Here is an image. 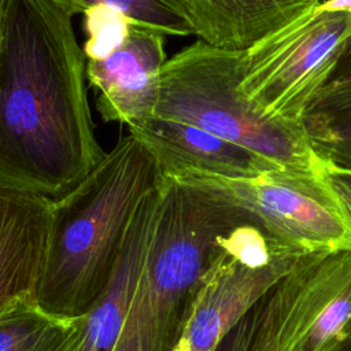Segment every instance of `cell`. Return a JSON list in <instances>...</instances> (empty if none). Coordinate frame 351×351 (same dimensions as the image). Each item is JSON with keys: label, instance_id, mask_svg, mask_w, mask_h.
Segmentation results:
<instances>
[{"label": "cell", "instance_id": "obj_1", "mask_svg": "<svg viewBox=\"0 0 351 351\" xmlns=\"http://www.w3.org/2000/svg\"><path fill=\"white\" fill-rule=\"evenodd\" d=\"M73 18L55 0H0V181L51 202L107 155Z\"/></svg>", "mask_w": 351, "mask_h": 351}, {"label": "cell", "instance_id": "obj_2", "mask_svg": "<svg viewBox=\"0 0 351 351\" xmlns=\"http://www.w3.org/2000/svg\"><path fill=\"white\" fill-rule=\"evenodd\" d=\"M162 181L155 156L129 132L74 191L52 202L47 259L36 293L43 310L73 319L99 302L140 202Z\"/></svg>", "mask_w": 351, "mask_h": 351}, {"label": "cell", "instance_id": "obj_3", "mask_svg": "<svg viewBox=\"0 0 351 351\" xmlns=\"http://www.w3.org/2000/svg\"><path fill=\"white\" fill-rule=\"evenodd\" d=\"M200 177H165L145 263L112 351H173L221 237L241 218Z\"/></svg>", "mask_w": 351, "mask_h": 351}, {"label": "cell", "instance_id": "obj_4", "mask_svg": "<svg viewBox=\"0 0 351 351\" xmlns=\"http://www.w3.org/2000/svg\"><path fill=\"white\" fill-rule=\"evenodd\" d=\"M244 58L200 40L182 48L160 70L154 115L200 128L287 170L319 174L324 159L300 125L266 118L243 95Z\"/></svg>", "mask_w": 351, "mask_h": 351}, {"label": "cell", "instance_id": "obj_5", "mask_svg": "<svg viewBox=\"0 0 351 351\" xmlns=\"http://www.w3.org/2000/svg\"><path fill=\"white\" fill-rule=\"evenodd\" d=\"M351 37V14L319 5L245 51L240 89L266 118L299 123Z\"/></svg>", "mask_w": 351, "mask_h": 351}, {"label": "cell", "instance_id": "obj_6", "mask_svg": "<svg viewBox=\"0 0 351 351\" xmlns=\"http://www.w3.org/2000/svg\"><path fill=\"white\" fill-rule=\"evenodd\" d=\"M351 340V250L304 256L258 303L251 351H339Z\"/></svg>", "mask_w": 351, "mask_h": 351}, {"label": "cell", "instance_id": "obj_7", "mask_svg": "<svg viewBox=\"0 0 351 351\" xmlns=\"http://www.w3.org/2000/svg\"><path fill=\"white\" fill-rule=\"evenodd\" d=\"M276 241L306 254L351 250V217L321 174L197 176Z\"/></svg>", "mask_w": 351, "mask_h": 351}, {"label": "cell", "instance_id": "obj_8", "mask_svg": "<svg viewBox=\"0 0 351 351\" xmlns=\"http://www.w3.org/2000/svg\"><path fill=\"white\" fill-rule=\"evenodd\" d=\"M307 255L292 252L265 266H250L222 251L189 304L173 351H214L269 289Z\"/></svg>", "mask_w": 351, "mask_h": 351}, {"label": "cell", "instance_id": "obj_9", "mask_svg": "<svg viewBox=\"0 0 351 351\" xmlns=\"http://www.w3.org/2000/svg\"><path fill=\"white\" fill-rule=\"evenodd\" d=\"M166 34L132 25L123 44L101 60L86 62V80L99 90L96 108L106 122L130 126L155 112Z\"/></svg>", "mask_w": 351, "mask_h": 351}, {"label": "cell", "instance_id": "obj_10", "mask_svg": "<svg viewBox=\"0 0 351 351\" xmlns=\"http://www.w3.org/2000/svg\"><path fill=\"white\" fill-rule=\"evenodd\" d=\"M155 156L165 177H255L284 169L262 155L193 125L152 115L128 126Z\"/></svg>", "mask_w": 351, "mask_h": 351}, {"label": "cell", "instance_id": "obj_11", "mask_svg": "<svg viewBox=\"0 0 351 351\" xmlns=\"http://www.w3.org/2000/svg\"><path fill=\"white\" fill-rule=\"evenodd\" d=\"M51 221V200L0 181V315L36 300Z\"/></svg>", "mask_w": 351, "mask_h": 351}, {"label": "cell", "instance_id": "obj_12", "mask_svg": "<svg viewBox=\"0 0 351 351\" xmlns=\"http://www.w3.org/2000/svg\"><path fill=\"white\" fill-rule=\"evenodd\" d=\"M162 184L163 181L140 202L103 296L85 315L77 318L74 351L114 350L145 263Z\"/></svg>", "mask_w": 351, "mask_h": 351}, {"label": "cell", "instance_id": "obj_13", "mask_svg": "<svg viewBox=\"0 0 351 351\" xmlns=\"http://www.w3.org/2000/svg\"><path fill=\"white\" fill-rule=\"evenodd\" d=\"M193 36L245 52L314 10L324 0H186Z\"/></svg>", "mask_w": 351, "mask_h": 351}, {"label": "cell", "instance_id": "obj_14", "mask_svg": "<svg viewBox=\"0 0 351 351\" xmlns=\"http://www.w3.org/2000/svg\"><path fill=\"white\" fill-rule=\"evenodd\" d=\"M300 128L321 159L351 167V78L328 81L306 107Z\"/></svg>", "mask_w": 351, "mask_h": 351}, {"label": "cell", "instance_id": "obj_15", "mask_svg": "<svg viewBox=\"0 0 351 351\" xmlns=\"http://www.w3.org/2000/svg\"><path fill=\"white\" fill-rule=\"evenodd\" d=\"M75 332L77 318L52 315L26 300L0 315V351H74Z\"/></svg>", "mask_w": 351, "mask_h": 351}, {"label": "cell", "instance_id": "obj_16", "mask_svg": "<svg viewBox=\"0 0 351 351\" xmlns=\"http://www.w3.org/2000/svg\"><path fill=\"white\" fill-rule=\"evenodd\" d=\"M73 16L90 7L104 5L121 12L132 25L166 36H192L186 0H55Z\"/></svg>", "mask_w": 351, "mask_h": 351}, {"label": "cell", "instance_id": "obj_17", "mask_svg": "<svg viewBox=\"0 0 351 351\" xmlns=\"http://www.w3.org/2000/svg\"><path fill=\"white\" fill-rule=\"evenodd\" d=\"M84 27L88 34L82 49L86 60H101L125 41L132 23L117 10L96 5L84 11Z\"/></svg>", "mask_w": 351, "mask_h": 351}, {"label": "cell", "instance_id": "obj_18", "mask_svg": "<svg viewBox=\"0 0 351 351\" xmlns=\"http://www.w3.org/2000/svg\"><path fill=\"white\" fill-rule=\"evenodd\" d=\"M258 321V304L222 339L214 351H251Z\"/></svg>", "mask_w": 351, "mask_h": 351}, {"label": "cell", "instance_id": "obj_19", "mask_svg": "<svg viewBox=\"0 0 351 351\" xmlns=\"http://www.w3.org/2000/svg\"><path fill=\"white\" fill-rule=\"evenodd\" d=\"M319 174L351 217V167L324 160Z\"/></svg>", "mask_w": 351, "mask_h": 351}, {"label": "cell", "instance_id": "obj_20", "mask_svg": "<svg viewBox=\"0 0 351 351\" xmlns=\"http://www.w3.org/2000/svg\"><path fill=\"white\" fill-rule=\"evenodd\" d=\"M344 78H351V37L347 41V45L328 81L344 80Z\"/></svg>", "mask_w": 351, "mask_h": 351}, {"label": "cell", "instance_id": "obj_21", "mask_svg": "<svg viewBox=\"0 0 351 351\" xmlns=\"http://www.w3.org/2000/svg\"><path fill=\"white\" fill-rule=\"evenodd\" d=\"M319 7L325 11L351 14V0H324Z\"/></svg>", "mask_w": 351, "mask_h": 351}, {"label": "cell", "instance_id": "obj_22", "mask_svg": "<svg viewBox=\"0 0 351 351\" xmlns=\"http://www.w3.org/2000/svg\"><path fill=\"white\" fill-rule=\"evenodd\" d=\"M339 351H351V340L350 341H347Z\"/></svg>", "mask_w": 351, "mask_h": 351}]
</instances>
